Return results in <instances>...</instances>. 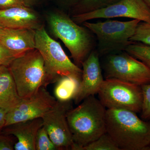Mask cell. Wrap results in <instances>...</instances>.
<instances>
[{"label":"cell","mask_w":150,"mask_h":150,"mask_svg":"<svg viewBox=\"0 0 150 150\" xmlns=\"http://www.w3.org/2000/svg\"><path fill=\"white\" fill-rule=\"evenodd\" d=\"M137 113L122 109H107L106 132L120 150H150V121Z\"/></svg>","instance_id":"1"},{"label":"cell","mask_w":150,"mask_h":150,"mask_svg":"<svg viewBox=\"0 0 150 150\" xmlns=\"http://www.w3.org/2000/svg\"><path fill=\"white\" fill-rule=\"evenodd\" d=\"M80 103L67 113V121L74 142L73 150H80L106 132L107 108L100 100L91 96Z\"/></svg>","instance_id":"2"},{"label":"cell","mask_w":150,"mask_h":150,"mask_svg":"<svg viewBox=\"0 0 150 150\" xmlns=\"http://www.w3.org/2000/svg\"><path fill=\"white\" fill-rule=\"evenodd\" d=\"M46 20L53 34L69 49L75 64L81 66L94 48L93 33L85 26H80L61 11L50 12Z\"/></svg>","instance_id":"3"},{"label":"cell","mask_w":150,"mask_h":150,"mask_svg":"<svg viewBox=\"0 0 150 150\" xmlns=\"http://www.w3.org/2000/svg\"><path fill=\"white\" fill-rule=\"evenodd\" d=\"M8 67L22 98L30 97L48 85L44 60L35 48L14 59Z\"/></svg>","instance_id":"4"},{"label":"cell","mask_w":150,"mask_h":150,"mask_svg":"<svg viewBox=\"0 0 150 150\" xmlns=\"http://www.w3.org/2000/svg\"><path fill=\"white\" fill-rule=\"evenodd\" d=\"M35 48L44 60L48 85L64 76L81 80L82 70L70 60L60 43L48 35L43 25L35 30Z\"/></svg>","instance_id":"5"},{"label":"cell","mask_w":150,"mask_h":150,"mask_svg":"<svg viewBox=\"0 0 150 150\" xmlns=\"http://www.w3.org/2000/svg\"><path fill=\"white\" fill-rule=\"evenodd\" d=\"M141 22L137 19L126 21H106L92 23L88 21L82 23L96 36L97 50L99 56L125 51L132 41L137 26Z\"/></svg>","instance_id":"6"},{"label":"cell","mask_w":150,"mask_h":150,"mask_svg":"<svg viewBox=\"0 0 150 150\" xmlns=\"http://www.w3.org/2000/svg\"><path fill=\"white\" fill-rule=\"evenodd\" d=\"M107 109L141 112L143 102L142 86L114 79L104 80L98 93Z\"/></svg>","instance_id":"7"},{"label":"cell","mask_w":150,"mask_h":150,"mask_svg":"<svg viewBox=\"0 0 150 150\" xmlns=\"http://www.w3.org/2000/svg\"><path fill=\"white\" fill-rule=\"evenodd\" d=\"M103 69L105 79H117L141 86L150 83V69L126 51L107 55Z\"/></svg>","instance_id":"8"},{"label":"cell","mask_w":150,"mask_h":150,"mask_svg":"<svg viewBox=\"0 0 150 150\" xmlns=\"http://www.w3.org/2000/svg\"><path fill=\"white\" fill-rule=\"evenodd\" d=\"M127 18L150 23V8L144 0H119L103 8L72 16L77 24L99 18Z\"/></svg>","instance_id":"9"},{"label":"cell","mask_w":150,"mask_h":150,"mask_svg":"<svg viewBox=\"0 0 150 150\" xmlns=\"http://www.w3.org/2000/svg\"><path fill=\"white\" fill-rule=\"evenodd\" d=\"M71 101H56L52 108L42 117L43 126L58 150H73L74 145L67 119L72 108Z\"/></svg>","instance_id":"10"},{"label":"cell","mask_w":150,"mask_h":150,"mask_svg":"<svg viewBox=\"0 0 150 150\" xmlns=\"http://www.w3.org/2000/svg\"><path fill=\"white\" fill-rule=\"evenodd\" d=\"M42 87L33 96L22 98L20 102L7 112L5 127L14 123L42 118L56 103L55 97Z\"/></svg>","instance_id":"11"},{"label":"cell","mask_w":150,"mask_h":150,"mask_svg":"<svg viewBox=\"0 0 150 150\" xmlns=\"http://www.w3.org/2000/svg\"><path fill=\"white\" fill-rule=\"evenodd\" d=\"M97 51L93 50L83 63L82 75L77 94L74 99L76 104L98 93L103 82L102 69Z\"/></svg>","instance_id":"12"},{"label":"cell","mask_w":150,"mask_h":150,"mask_svg":"<svg viewBox=\"0 0 150 150\" xmlns=\"http://www.w3.org/2000/svg\"><path fill=\"white\" fill-rule=\"evenodd\" d=\"M0 24L3 27L35 30L43 25L37 13L25 6L0 9Z\"/></svg>","instance_id":"13"},{"label":"cell","mask_w":150,"mask_h":150,"mask_svg":"<svg viewBox=\"0 0 150 150\" xmlns=\"http://www.w3.org/2000/svg\"><path fill=\"white\" fill-rule=\"evenodd\" d=\"M35 30L29 28H0V42L18 56L35 49Z\"/></svg>","instance_id":"14"},{"label":"cell","mask_w":150,"mask_h":150,"mask_svg":"<svg viewBox=\"0 0 150 150\" xmlns=\"http://www.w3.org/2000/svg\"><path fill=\"white\" fill-rule=\"evenodd\" d=\"M43 126L42 118L18 122L6 126L1 133L13 135L17 141L15 150H35V140L38 131Z\"/></svg>","instance_id":"15"},{"label":"cell","mask_w":150,"mask_h":150,"mask_svg":"<svg viewBox=\"0 0 150 150\" xmlns=\"http://www.w3.org/2000/svg\"><path fill=\"white\" fill-rule=\"evenodd\" d=\"M8 67H0V108L9 110L21 100Z\"/></svg>","instance_id":"16"},{"label":"cell","mask_w":150,"mask_h":150,"mask_svg":"<svg viewBox=\"0 0 150 150\" xmlns=\"http://www.w3.org/2000/svg\"><path fill=\"white\" fill-rule=\"evenodd\" d=\"M81 79L72 76H64L59 79L54 89V97L58 101L69 102L77 94Z\"/></svg>","instance_id":"17"},{"label":"cell","mask_w":150,"mask_h":150,"mask_svg":"<svg viewBox=\"0 0 150 150\" xmlns=\"http://www.w3.org/2000/svg\"><path fill=\"white\" fill-rule=\"evenodd\" d=\"M119 0H80L71 9L72 16L86 13L110 5Z\"/></svg>","instance_id":"18"},{"label":"cell","mask_w":150,"mask_h":150,"mask_svg":"<svg viewBox=\"0 0 150 150\" xmlns=\"http://www.w3.org/2000/svg\"><path fill=\"white\" fill-rule=\"evenodd\" d=\"M125 51L143 62L150 70V46L133 42L126 47Z\"/></svg>","instance_id":"19"},{"label":"cell","mask_w":150,"mask_h":150,"mask_svg":"<svg viewBox=\"0 0 150 150\" xmlns=\"http://www.w3.org/2000/svg\"><path fill=\"white\" fill-rule=\"evenodd\" d=\"M80 150H120L112 138L106 132L93 142L88 144Z\"/></svg>","instance_id":"20"},{"label":"cell","mask_w":150,"mask_h":150,"mask_svg":"<svg viewBox=\"0 0 150 150\" xmlns=\"http://www.w3.org/2000/svg\"><path fill=\"white\" fill-rule=\"evenodd\" d=\"M35 150H58L43 126L38 131L35 138Z\"/></svg>","instance_id":"21"},{"label":"cell","mask_w":150,"mask_h":150,"mask_svg":"<svg viewBox=\"0 0 150 150\" xmlns=\"http://www.w3.org/2000/svg\"><path fill=\"white\" fill-rule=\"evenodd\" d=\"M130 40L150 46V23L140 22Z\"/></svg>","instance_id":"22"},{"label":"cell","mask_w":150,"mask_h":150,"mask_svg":"<svg viewBox=\"0 0 150 150\" xmlns=\"http://www.w3.org/2000/svg\"><path fill=\"white\" fill-rule=\"evenodd\" d=\"M143 102L141 110V118L150 121V83L142 86Z\"/></svg>","instance_id":"23"},{"label":"cell","mask_w":150,"mask_h":150,"mask_svg":"<svg viewBox=\"0 0 150 150\" xmlns=\"http://www.w3.org/2000/svg\"><path fill=\"white\" fill-rule=\"evenodd\" d=\"M18 57L0 42V67L4 66L8 67L14 59Z\"/></svg>","instance_id":"24"},{"label":"cell","mask_w":150,"mask_h":150,"mask_svg":"<svg viewBox=\"0 0 150 150\" xmlns=\"http://www.w3.org/2000/svg\"><path fill=\"white\" fill-rule=\"evenodd\" d=\"M15 143L10 136L0 133V150H14Z\"/></svg>","instance_id":"25"},{"label":"cell","mask_w":150,"mask_h":150,"mask_svg":"<svg viewBox=\"0 0 150 150\" xmlns=\"http://www.w3.org/2000/svg\"><path fill=\"white\" fill-rule=\"evenodd\" d=\"M26 6L23 0H0V9Z\"/></svg>","instance_id":"26"},{"label":"cell","mask_w":150,"mask_h":150,"mask_svg":"<svg viewBox=\"0 0 150 150\" xmlns=\"http://www.w3.org/2000/svg\"><path fill=\"white\" fill-rule=\"evenodd\" d=\"M59 5L66 8L71 9L79 3L80 0H54Z\"/></svg>","instance_id":"27"},{"label":"cell","mask_w":150,"mask_h":150,"mask_svg":"<svg viewBox=\"0 0 150 150\" xmlns=\"http://www.w3.org/2000/svg\"><path fill=\"white\" fill-rule=\"evenodd\" d=\"M8 110L0 108V133L2 132L5 127L6 115Z\"/></svg>","instance_id":"28"},{"label":"cell","mask_w":150,"mask_h":150,"mask_svg":"<svg viewBox=\"0 0 150 150\" xmlns=\"http://www.w3.org/2000/svg\"><path fill=\"white\" fill-rule=\"evenodd\" d=\"M24 2L25 6L29 7H31L35 5L38 4L40 0H23Z\"/></svg>","instance_id":"29"},{"label":"cell","mask_w":150,"mask_h":150,"mask_svg":"<svg viewBox=\"0 0 150 150\" xmlns=\"http://www.w3.org/2000/svg\"><path fill=\"white\" fill-rule=\"evenodd\" d=\"M145 2H146V4H147V5L150 8V0H144Z\"/></svg>","instance_id":"30"},{"label":"cell","mask_w":150,"mask_h":150,"mask_svg":"<svg viewBox=\"0 0 150 150\" xmlns=\"http://www.w3.org/2000/svg\"><path fill=\"white\" fill-rule=\"evenodd\" d=\"M2 26H1V24H0V28H2Z\"/></svg>","instance_id":"31"}]
</instances>
